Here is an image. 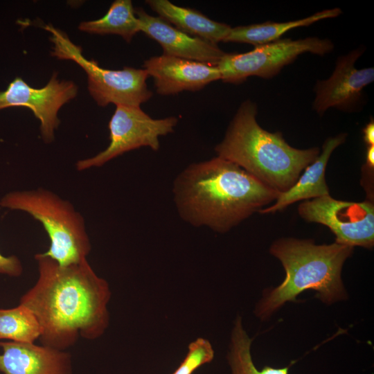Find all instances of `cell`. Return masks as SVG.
Masks as SVG:
<instances>
[{
    "label": "cell",
    "instance_id": "cell-7",
    "mask_svg": "<svg viewBox=\"0 0 374 374\" xmlns=\"http://www.w3.org/2000/svg\"><path fill=\"white\" fill-rule=\"evenodd\" d=\"M334 48L329 39L308 37L300 39H281L255 46L248 52L225 53L216 65L221 80L239 84L249 77L270 78L277 75L286 65L305 53L323 55Z\"/></svg>",
    "mask_w": 374,
    "mask_h": 374
},
{
    "label": "cell",
    "instance_id": "cell-19",
    "mask_svg": "<svg viewBox=\"0 0 374 374\" xmlns=\"http://www.w3.org/2000/svg\"><path fill=\"white\" fill-rule=\"evenodd\" d=\"M42 334V327L34 313L19 304L0 308V341L33 344Z\"/></svg>",
    "mask_w": 374,
    "mask_h": 374
},
{
    "label": "cell",
    "instance_id": "cell-10",
    "mask_svg": "<svg viewBox=\"0 0 374 374\" xmlns=\"http://www.w3.org/2000/svg\"><path fill=\"white\" fill-rule=\"evenodd\" d=\"M78 87L71 80H61L54 73L42 88H33L22 78H15L4 91H0V110L12 107H26L39 121L41 137L46 143L54 141L60 125V109L75 98Z\"/></svg>",
    "mask_w": 374,
    "mask_h": 374
},
{
    "label": "cell",
    "instance_id": "cell-2",
    "mask_svg": "<svg viewBox=\"0 0 374 374\" xmlns=\"http://www.w3.org/2000/svg\"><path fill=\"white\" fill-rule=\"evenodd\" d=\"M173 193L183 220L220 233L259 211L280 193L220 157L189 165L176 178Z\"/></svg>",
    "mask_w": 374,
    "mask_h": 374
},
{
    "label": "cell",
    "instance_id": "cell-17",
    "mask_svg": "<svg viewBox=\"0 0 374 374\" xmlns=\"http://www.w3.org/2000/svg\"><path fill=\"white\" fill-rule=\"evenodd\" d=\"M339 8L326 9L307 17L286 22L267 21L235 26L231 28L223 42L247 43L255 46L280 39L286 32L295 28L308 26L322 19L334 18L341 14Z\"/></svg>",
    "mask_w": 374,
    "mask_h": 374
},
{
    "label": "cell",
    "instance_id": "cell-13",
    "mask_svg": "<svg viewBox=\"0 0 374 374\" xmlns=\"http://www.w3.org/2000/svg\"><path fill=\"white\" fill-rule=\"evenodd\" d=\"M141 32L157 42L163 55L217 65L226 53L217 44L190 35L159 17L134 8Z\"/></svg>",
    "mask_w": 374,
    "mask_h": 374
},
{
    "label": "cell",
    "instance_id": "cell-21",
    "mask_svg": "<svg viewBox=\"0 0 374 374\" xmlns=\"http://www.w3.org/2000/svg\"><path fill=\"white\" fill-rule=\"evenodd\" d=\"M213 356L210 342L203 338L197 339L190 344L186 357L172 374H193L201 366L210 362Z\"/></svg>",
    "mask_w": 374,
    "mask_h": 374
},
{
    "label": "cell",
    "instance_id": "cell-4",
    "mask_svg": "<svg viewBox=\"0 0 374 374\" xmlns=\"http://www.w3.org/2000/svg\"><path fill=\"white\" fill-rule=\"evenodd\" d=\"M353 250V247L337 242L317 245L310 240L294 238L275 242L270 252L280 260L286 275L280 285L264 294L256 308L257 316L267 318L307 290L316 291L317 297L326 304L344 299L341 272Z\"/></svg>",
    "mask_w": 374,
    "mask_h": 374
},
{
    "label": "cell",
    "instance_id": "cell-5",
    "mask_svg": "<svg viewBox=\"0 0 374 374\" xmlns=\"http://www.w3.org/2000/svg\"><path fill=\"white\" fill-rule=\"evenodd\" d=\"M0 206L25 212L39 222L50 239L43 253L62 266L87 259L91 244L85 221L68 200L44 188L14 190L0 199Z\"/></svg>",
    "mask_w": 374,
    "mask_h": 374
},
{
    "label": "cell",
    "instance_id": "cell-11",
    "mask_svg": "<svg viewBox=\"0 0 374 374\" xmlns=\"http://www.w3.org/2000/svg\"><path fill=\"white\" fill-rule=\"evenodd\" d=\"M364 50L359 47L339 57L332 75L317 81L312 108L317 114L323 115L330 108L351 112L360 104L364 89L374 80L373 67H355Z\"/></svg>",
    "mask_w": 374,
    "mask_h": 374
},
{
    "label": "cell",
    "instance_id": "cell-12",
    "mask_svg": "<svg viewBox=\"0 0 374 374\" xmlns=\"http://www.w3.org/2000/svg\"><path fill=\"white\" fill-rule=\"evenodd\" d=\"M143 69L152 78L157 93L163 96L199 91L221 79L216 65L163 54L145 60Z\"/></svg>",
    "mask_w": 374,
    "mask_h": 374
},
{
    "label": "cell",
    "instance_id": "cell-24",
    "mask_svg": "<svg viewBox=\"0 0 374 374\" xmlns=\"http://www.w3.org/2000/svg\"><path fill=\"white\" fill-rule=\"evenodd\" d=\"M366 164L370 169H373L374 167V145H369L366 154Z\"/></svg>",
    "mask_w": 374,
    "mask_h": 374
},
{
    "label": "cell",
    "instance_id": "cell-6",
    "mask_svg": "<svg viewBox=\"0 0 374 374\" xmlns=\"http://www.w3.org/2000/svg\"><path fill=\"white\" fill-rule=\"evenodd\" d=\"M44 29L51 33V55L60 60H72L83 69L87 74L88 91L99 106L112 103L140 107L152 96L146 83L149 76L144 69H104L95 60L86 58L82 48L62 30L51 24L46 25Z\"/></svg>",
    "mask_w": 374,
    "mask_h": 374
},
{
    "label": "cell",
    "instance_id": "cell-3",
    "mask_svg": "<svg viewBox=\"0 0 374 374\" xmlns=\"http://www.w3.org/2000/svg\"><path fill=\"white\" fill-rule=\"evenodd\" d=\"M256 115L255 103L242 102L215 150L217 157L238 165L268 187L285 192L316 159L319 149L300 150L290 145L280 132L262 129Z\"/></svg>",
    "mask_w": 374,
    "mask_h": 374
},
{
    "label": "cell",
    "instance_id": "cell-8",
    "mask_svg": "<svg viewBox=\"0 0 374 374\" xmlns=\"http://www.w3.org/2000/svg\"><path fill=\"white\" fill-rule=\"evenodd\" d=\"M177 123L178 118L175 116L154 119L140 107L116 105L109 123V145L92 157L78 160L75 168L78 171H83L100 167L125 152L141 147L158 150L159 137L172 132Z\"/></svg>",
    "mask_w": 374,
    "mask_h": 374
},
{
    "label": "cell",
    "instance_id": "cell-15",
    "mask_svg": "<svg viewBox=\"0 0 374 374\" xmlns=\"http://www.w3.org/2000/svg\"><path fill=\"white\" fill-rule=\"evenodd\" d=\"M346 138L345 134L328 138L323 145L322 152L305 168V172L296 183L286 191L280 193L273 205L258 212L262 214L274 213L300 200L328 195L329 190L325 179L326 168L331 154L344 143Z\"/></svg>",
    "mask_w": 374,
    "mask_h": 374
},
{
    "label": "cell",
    "instance_id": "cell-14",
    "mask_svg": "<svg viewBox=\"0 0 374 374\" xmlns=\"http://www.w3.org/2000/svg\"><path fill=\"white\" fill-rule=\"evenodd\" d=\"M3 374H72L69 353L33 344L0 341Z\"/></svg>",
    "mask_w": 374,
    "mask_h": 374
},
{
    "label": "cell",
    "instance_id": "cell-18",
    "mask_svg": "<svg viewBox=\"0 0 374 374\" xmlns=\"http://www.w3.org/2000/svg\"><path fill=\"white\" fill-rule=\"evenodd\" d=\"M80 31L98 35L114 34L130 42L141 32L140 24L130 0H116L101 18L82 21Z\"/></svg>",
    "mask_w": 374,
    "mask_h": 374
},
{
    "label": "cell",
    "instance_id": "cell-9",
    "mask_svg": "<svg viewBox=\"0 0 374 374\" xmlns=\"http://www.w3.org/2000/svg\"><path fill=\"white\" fill-rule=\"evenodd\" d=\"M305 220L328 226L335 242L371 249L374 244V206L371 201L337 200L328 195L305 200L299 206Z\"/></svg>",
    "mask_w": 374,
    "mask_h": 374
},
{
    "label": "cell",
    "instance_id": "cell-22",
    "mask_svg": "<svg viewBox=\"0 0 374 374\" xmlns=\"http://www.w3.org/2000/svg\"><path fill=\"white\" fill-rule=\"evenodd\" d=\"M23 273V266L20 259L15 256H3L0 252V274L10 277H19Z\"/></svg>",
    "mask_w": 374,
    "mask_h": 374
},
{
    "label": "cell",
    "instance_id": "cell-16",
    "mask_svg": "<svg viewBox=\"0 0 374 374\" xmlns=\"http://www.w3.org/2000/svg\"><path fill=\"white\" fill-rule=\"evenodd\" d=\"M145 3L159 17L179 30L215 44L223 42L231 28L197 10L179 6L168 0H147Z\"/></svg>",
    "mask_w": 374,
    "mask_h": 374
},
{
    "label": "cell",
    "instance_id": "cell-23",
    "mask_svg": "<svg viewBox=\"0 0 374 374\" xmlns=\"http://www.w3.org/2000/svg\"><path fill=\"white\" fill-rule=\"evenodd\" d=\"M364 141L369 145H374V121L371 119L368 123L363 129Z\"/></svg>",
    "mask_w": 374,
    "mask_h": 374
},
{
    "label": "cell",
    "instance_id": "cell-1",
    "mask_svg": "<svg viewBox=\"0 0 374 374\" xmlns=\"http://www.w3.org/2000/svg\"><path fill=\"white\" fill-rule=\"evenodd\" d=\"M38 278L19 304L28 308L41 327L42 345L60 350L79 337L93 340L109 326L108 283L99 277L87 260L62 266L43 253L35 255Z\"/></svg>",
    "mask_w": 374,
    "mask_h": 374
},
{
    "label": "cell",
    "instance_id": "cell-20",
    "mask_svg": "<svg viewBox=\"0 0 374 374\" xmlns=\"http://www.w3.org/2000/svg\"><path fill=\"white\" fill-rule=\"evenodd\" d=\"M251 344V339L243 329L240 317H238L233 329L228 356L232 374H289L292 364L283 368L265 366L258 370L252 360Z\"/></svg>",
    "mask_w": 374,
    "mask_h": 374
}]
</instances>
